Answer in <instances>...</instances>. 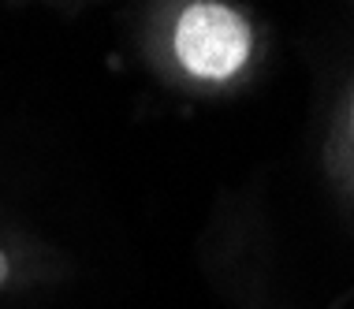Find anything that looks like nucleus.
I'll return each instance as SVG.
<instances>
[{"label":"nucleus","mask_w":354,"mask_h":309,"mask_svg":"<svg viewBox=\"0 0 354 309\" xmlns=\"http://www.w3.org/2000/svg\"><path fill=\"white\" fill-rule=\"evenodd\" d=\"M254 49V23L232 0H168L146 41V60L183 90H224L246 75Z\"/></svg>","instance_id":"f257e3e1"},{"label":"nucleus","mask_w":354,"mask_h":309,"mask_svg":"<svg viewBox=\"0 0 354 309\" xmlns=\"http://www.w3.org/2000/svg\"><path fill=\"white\" fill-rule=\"evenodd\" d=\"M8 276H12V261H8V254L0 250V287L8 283Z\"/></svg>","instance_id":"7ed1b4c3"},{"label":"nucleus","mask_w":354,"mask_h":309,"mask_svg":"<svg viewBox=\"0 0 354 309\" xmlns=\"http://www.w3.org/2000/svg\"><path fill=\"white\" fill-rule=\"evenodd\" d=\"M328 146H332V168H336V176L354 190V90L339 104L336 131H332Z\"/></svg>","instance_id":"f03ea898"}]
</instances>
